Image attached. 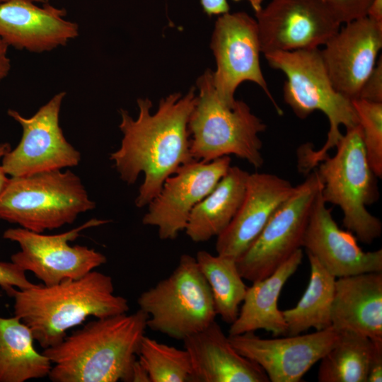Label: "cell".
Here are the masks:
<instances>
[{"label":"cell","instance_id":"cell-28","mask_svg":"<svg viewBox=\"0 0 382 382\" xmlns=\"http://www.w3.org/2000/svg\"><path fill=\"white\" fill-rule=\"evenodd\" d=\"M151 382H192L188 352L144 336L138 352Z\"/></svg>","mask_w":382,"mask_h":382},{"label":"cell","instance_id":"cell-25","mask_svg":"<svg viewBox=\"0 0 382 382\" xmlns=\"http://www.w3.org/2000/svg\"><path fill=\"white\" fill-rule=\"evenodd\" d=\"M307 255L311 270L308 286L294 307L282 311L288 335H299L311 328L323 330L332 325L336 278L316 257Z\"/></svg>","mask_w":382,"mask_h":382},{"label":"cell","instance_id":"cell-15","mask_svg":"<svg viewBox=\"0 0 382 382\" xmlns=\"http://www.w3.org/2000/svg\"><path fill=\"white\" fill-rule=\"evenodd\" d=\"M340 332L333 328L311 334L264 339L254 332L228 336L233 347L258 364L271 382H299L334 346Z\"/></svg>","mask_w":382,"mask_h":382},{"label":"cell","instance_id":"cell-7","mask_svg":"<svg viewBox=\"0 0 382 382\" xmlns=\"http://www.w3.org/2000/svg\"><path fill=\"white\" fill-rule=\"evenodd\" d=\"M95 207L77 175L54 170L11 177L0 197V219L42 233L72 224Z\"/></svg>","mask_w":382,"mask_h":382},{"label":"cell","instance_id":"cell-36","mask_svg":"<svg viewBox=\"0 0 382 382\" xmlns=\"http://www.w3.org/2000/svg\"><path fill=\"white\" fill-rule=\"evenodd\" d=\"M130 381L133 382H151L149 374L139 360V359L134 361L132 371H131V377Z\"/></svg>","mask_w":382,"mask_h":382},{"label":"cell","instance_id":"cell-3","mask_svg":"<svg viewBox=\"0 0 382 382\" xmlns=\"http://www.w3.org/2000/svg\"><path fill=\"white\" fill-rule=\"evenodd\" d=\"M8 296L14 299V316L30 328L44 349L59 343L69 329L88 317L105 318L129 310L128 300L115 294L112 277L95 270L54 285L14 288Z\"/></svg>","mask_w":382,"mask_h":382},{"label":"cell","instance_id":"cell-12","mask_svg":"<svg viewBox=\"0 0 382 382\" xmlns=\"http://www.w3.org/2000/svg\"><path fill=\"white\" fill-rule=\"evenodd\" d=\"M66 92L54 95L31 117L9 109L8 115L23 129L20 142L3 157L1 166L11 177L62 170L77 166L81 154L65 138L59 113Z\"/></svg>","mask_w":382,"mask_h":382},{"label":"cell","instance_id":"cell-34","mask_svg":"<svg viewBox=\"0 0 382 382\" xmlns=\"http://www.w3.org/2000/svg\"><path fill=\"white\" fill-rule=\"evenodd\" d=\"M200 2L208 16L221 15L229 11L227 0H200Z\"/></svg>","mask_w":382,"mask_h":382},{"label":"cell","instance_id":"cell-30","mask_svg":"<svg viewBox=\"0 0 382 382\" xmlns=\"http://www.w3.org/2000/svg\"><path fill=\"white\" fill-rule=\"evenodd\" d=\"M342 24L367 16L373 0H323Z\"/></svg>","mask_w":382,"mask_h":382},{"label":"cell","instance_id":"cell-1","mask_svg":"<svg viewBox=\"0 0 382 382\" xmlns=\"http://www.w3.org/2000/svg\"><path fill=\"white\" fill-rule=\"evenodd\" d=\"M192 87L183 96L170 94L160 100L158 110L151 112L149 98H139L138 116L134 119L123 109L120 110L119 128L122 133L120 148L110 159L122 180L134 184L144 175L134 203L141 208L158 194L167 178L183 165L195 161L190 152L188 123L197 104Z\"/></svg>","mask_w":382,"mask_h":382},{"label":"cell","instance_id":"cell-16","mask_svg":"<svg viewBox=\"0 0 382 382\" xmlns=\"http://www.w3.org/2000/svg\"><path fill=\"white\" fill-rule=\"evenodd\" d=\"M381 47L382 23L366 16L345 23L320 50L335 90L350 100L357 99Z\"/></svg>","mask_w":382,"mask_h":382},{"label":"cell","instance_id":"cell-29","mask_svg":"<svg viewBox=\"0 0 382 382\" xmlns=\"http://www.w3.org/2000/svg\"><path fill=\"white\" fill-rule=\"evenodd\" d=\"M361 130L369 165L377 178L382 176V103L360 98L352 100Z\"/></svg>","mask_w":382,"mask_h":382},{"label":"cell","instance_id":"cell-23","mask_svg":"<svg viewBox=\"0 0 382 382\" xmlns=\"http://www.w3.org/2000/svg\"><path fill=\"white\" fill-rule=\"evenodd\" d=\"M249 173L230 166L212 191L192 210L185 232L195 243L220 235L239 209L245 197Z\"/></svg>","mask_w":382,"mask_h":382},{"label":"cell","instance_id":"cell-17","mask_svg":"<svg viewBox=\"0 0 382 382\" xmlns=\"http://www.w3.org/2000/svg\"><path fill=\"white\" fill-rule=\"evenodd\" d=\"M302 247L335 278L382 272V250L364 251L354 233L338 226L320 191L311 209Z\"/></svg>","mask_w":382,"mask_h":382},{"label":"cell","instance_id":"cell-31","mask_svg":"<svg viewBox=\"0 0 382 382\" xmlns=\"http://www.w3.org/2000/svg\"><path fill=\"white\" fill-rule=\"evenodd\" d=\"M35 284L28 279L25 272L12 262H0V286L8 295L14 288L24 289Z\"/></svg>","mask_w":382,"mask_h":382},{"label":"cell","instance_id":"cell-22","mask_svg":"<svg viewBox=\"0 0 382 382\" xmlns=\"http://www.w3.org/2000/svg\"><path fill=\"white\" fill-rule=\"evenodd\" d=\"M303 253L297 250L272 274L253 282L247 288L236 320L231 324L228 336L264 330L274 337L286 335L287 325L282 311L278 308L281 291L301 263Z\"/></svg>","mask_w":382,"mask_h":382},{"label":"cell","instance_id":"cell-35","mask_svg":"<svg viewBox=\"0 0 382 382\" xmlns=\"http://www.w3.org/2000/svg\"><path fill=\"white\" fill-rule=\"evenodd\" d=\"M8 46L0 39V82L8 74L11 61L7 56Z\"/></svg>","mask_w":382,"mask_h":382},{"label":"cell","instance_id":"cell-38","mask_svg":"<svg viewBox=\"0 0 382 382\" xmlns=\"http://www.w3.org/2000/svg\"><path fill=\"white\" fill-rule=\"evenodd\" d=\"M9 181V178L7 177V174L3 168L1 164L0 165V197L6 189Z\"/></svg>","mask_w":382,"mask_h":382},{"label":"cell","instance_id":"cell-11","mask_svg":"<svg viewBox=\"0 0 382 382\" xmlns=\"http://www.w3.org/2000/svg\"><path fill=\"white\" fill-rule=\"evenodd\" d=\"M211 49L216 62L213 83L224 103L233 105L236 88L249 81L260 86L277 112L282 113L268 89L260 67L262 52L256 19L245 12L220 15L215 23Z\"/></svg>","mask_w":382,"mask_h":382},{"label":"cell","instance_id":"cell-13","mask_svg":"<svg viewBox=\"0 0 382 382\" xmlns=\"http://www.w3.org/2000/svg\"><path fill=\"white\" fill-rule=\"evenodd\" d=\"M255 16L264 54L318 48L342 25L323 0H272Z\"/></svg>","mask_w":382,"mask_h":382},{"label":"cell","instance_id":"cell-20","mask_svg":"<svg viewBox=\"0 0 382 382\" xmlns=\"http://www.w3.org/2000/svg\"><path fill=\"white\" fill-rule=\"evenodd\" d=\"M192 371V382H269L263 369L241 355L213 321L183 340Z\"/></svg>","mask_w":382,"mask_h":382},{"label":"cell","instance_id":"cell-18","mask_svg":"<svg viewBox=\"0 0 382 382\" xmlns=\"http://www.w3.org/2000/svg\"><path fill=\"white\" fill-rule=\"evenodd\" d=\"M31 0L0 4V39L8 47L35 53L64 46L79 35L77 23L65 19L66 11Z\"/></svg>","mask_w":382,"mask_h":382},{"label":"cell","instance_id":"cell-26","mask_svg":"<svg viewBox=\"0 0 382 382\" xmlns=\"http://www.w3.org/2000/svg\"><path fill=\"white\" fill-rule=\"evenodd\" d=\"M195 259L210 288L216 316L231 325L238 316L248 288L236 260L205 250L198 251Z\"/></svg>","mask_w":382,"mask_h":382},{"label":"cell","instance_id":"cell-24","mask_svg":"<svg viewBox=\"0 0 382 382\" xmlns=\"http://www.w3.org/2000/svg\"><path fill=\"white\" fill-rule=\"evenodd\" d=\"M30 328L18 317L0 316V382H24L48 376L50 359L34 347Z\"/></svg>","mask_w":382,"mask_h":382},{"label":"cell","instance_id":"cell-10","mask_svg":"<svg viewBox=\"0 0 382 382\" xmlns=\"http://www.w3.org/2000/svg\"><path fill=\"white\" fill-rule=\"evenodd\" d=\"M110 220L92 219L68 231L45 235L26 228L6 230L3 238L17 243L21 250L13 254L11 262L24 272H31L46 286L83 277L106 262V257L93 248L70 245L88 228L109 223Z\"/></svg>","mask_w":382,"mask_h":382},{"label":"cell","instance_id":"cell-39","mask_svg":"<svg viewBox=\"0 0 382 382\" xmlns=\"http://www.w3.org/2000/svg\"><path fill=\"white\" fill-rule=\"evenodd\" d=\"M235 1H239L241 0H233ZM251 5L255 12H258L262 8V4L263 0H247Z\"/></svg>","mask_w":382,"mask_h":382},{"label":"cell","instance_id":"cell-5","mask_svg":"<svg viewBox=\"0 0 382 382\" xmlns=\"http://www.w3.org/2000/svg\"><path fill=\"white\" fill-rule=\"evenodd\" d=\"M197 104L188 123L190 152L195 161L210 162L233 154L255 168L264 162L259 133L265 124L242 100L232 106L219 98L213 83V71L207 69L197 81Z\"/></svg>","mask_w":382,"mask_h":382},{"label":"cell","instance_id":"cell-4","mask_svg":"<svg viewBox=\"0 0 382 382\" xmlns=\"http://www.w3.org/2000/svg\"><path fill=\"white\" fill-rule=\"evenodd\" d=\"M264 55L271 67L285 74L283 96L295 115L304 119L319 110L329 121L327 139L322 148L315 151L306 144L299 149V168L309 173L328 156V151L337 146L343 135L340 126L347 129L359 125L357 113L352 100L334 88L318 48L277 51Z\"/></svg>","mask_w":382,"mask_h":382},{"label":"cell","instance_id":"cell-32","mask_svg":"<svg viewBox=\"0 0 382 382\" xmlns=\"http://www.w3.org/2000/svg\"><path fill=\"white\" fill-rule=\"evenodd\" d=\"M358 98L382 103V59L376 64L363 84Z\"/></svg>","mask_w":382,"mask_h":382},{"label":"cell","instance_id":"cell-14","mask_svg":"<svg viewBox=\"0 0 382 382\" xmlns=\"http://www.w3.org/2000/svg\"><path fill=\"white\" fill-rule=\"evenodd\" d=\"M228 156L210 162L195 161L181 166L165 180L149 203L142 224L158 228L162 240H173L185 231L193 208L209 195L227 173Z\"/></svg>","mask_w":382,"mask_h":382},{"label":"cell","instance_id":"cell-40","mask_svg":"<svg viewBox=\"0 0 382 382\" xmlns=\"http://www.w3.org/2000/svg\"><path fill=\"white\" fill-rule=\"evenodd\" d=\"M9 150H11V146L9 144H0V158H2Z\"/></svg>","mask_w":382,"mask_h":382},{"label":"cell","instance_id":"cell-37","mask_svg":"<svg viewBox=\"0 0 382 382\" xmlns=\"http://www.w3.org/2000/svg\"><path fill=\"white\" fill-rule=\"evenodd\" d=\"M367 16L382 23V0H373Z\"/></svg>","mask_w":382,"mask_h":382},{"label":"cell","instance_id":"cell-33","mask_svg":"<svg viewBox=\"0 0 382 382\" xmlns=\"http://www.w3.org/2000/svg\"><path fill=\"white\" fill-rule=\"evenodd\" d=\"M374 349L369 361L366 382L382 381V340H373Z\"/></svg>","mask_w":382,"mask_h":382},{"label":"cell","instance_id":"cell-19","mask_svg":"<svg viewBox=\"0 0 382 382\" xmlns=\"http://www.w3.org/2000/svg\"><path fill=\"white\" fill-rule=\"evenodd\" d=\"M294 186L277 175L249 174L243 202L226 229L217 236L218 255L237 260L252 245Z\"/></svg>","mask_w":382,"mask_h":382},{"label":"cell","instance_id":"cell-27","mask_svg":"<svg viewBox=\"0 0 382 382\" xmlns=\"http://www.w3.org/2000/svg\"><path fill=\"white\" fill-rule=\"evenodd\" d=\"M374 341L352 331H341L334 346L320 360L319 382H366Z\"/></svg>","mask_w":382,"mask_h":382},{"label":"cell","instance_id":"cell-41","mask_svg":"<svg viewBox=\"0 0 382 382\" xmlns=\"http://www.w3.org/2000/svg\"><path fill=\"white\" fill-rule=\"evenodd\" d=\"M8 1V0H0V4L3 3L4 1ZM31 1H34L35 3H40V4H44L48 3L49 0H31Z\"/></svg>","mask_w":382,"mask_h":382},{"label":"cell","instance_id":"cell-2","mask_svg":"<svg viewBox=\"0 0 382 382\" xmlns=\"http://www.w3.org/2000/svg\"><path fill=\"white\" fill-rule=\"evenodd\" d=\"M148 315L139 309L96 318L42 353L52 363L53 382L130 381Z\"/></svg>","mask_w":382,"mask_h":382},{"label":"cell","instance_id":"cell-21","mask_svg":"<svg viewBox=\"0 0 382 382\" xmlns=\"http://www.w3.org/2000/svg\"><path fill=\"white\" fill-rule=\"evenodd\" d=\"M331 327L382 340V272L335 279Z\"/></svg>","mask_w":382,"mask_h":382},{"label":"cell","instance_id":"cell-6","mask_svg":"<svg viewBox=\"0 0 382 382\" xmlns=\"http://www.w3.org/2000/svg\"><path fill=\"white\" fill-rule=\"evenodd\" d=\"M335 148V154L328 155L316 169L323 185L322 198L341 208L347 231L371 244L381 236L382 224L366 207L377 201L379 193L359 125L346 129Z\"/></svg>","mask_w":382,"mask_h":382},{"label":"cell","instance_id":"cell-9","mask_svg":"<svg viewBox=\"0 0 382 382\" xmlns=\"http://www.w3.org/2000/svg\"><path fill=\"white\" fill-rule=\"evenodd\" d=\"M316 169L294 187L259 236L236 260L243 279L254 282L272 274L302 247L314 201L322 188Z\"/></svg>","mask_w":382,"mask_h":382},{"label":"cell","instance_id":"cell-8","mask_svg":"<svg viewBox=\"0 0 382 382\" xmlns=\"http://www.w3.org/2000/svg\"><path fill=\"white\" fill-rule=\"evenodd\" d=\"M139 309L148 315L147 328L177 340L204 330L216 313L210 288L195 257L180 256L173 272L142 292Z\"/></svg>","mask_w":382,"mask_h":382}]
</instances>
